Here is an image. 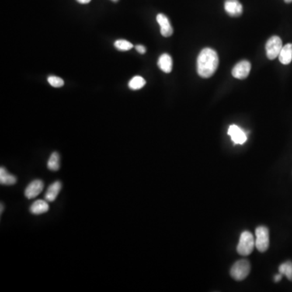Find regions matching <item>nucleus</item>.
I'll return each mask as SVG.
<instances>
[{
	"label": "nucleus",
	"mask_w": 292,
	"mask_h": 292,
	"mask_svg": "<svg viewBox=\"0 0 292 292\" xmlns=\"http://www.w3.org/2000/svg\"><path fill=\"white\" fill-rule=\"evenodd\" d=\"M219 60L217 52L211 48H205L200 51L197 57V73L202 78H210L214 74Z\"/></svg>",
	"instance_id": "1"
},
{
	"label": "nucleus",
	"mask_w": 292,
	"mask_h": 292,
	"mask_svg": "<svg viewBox=\"0 0 292 292\" xmlns=\"http://www.w3.org/2000/svg\"><path fill=\"white\" fill-rule=\"evenodd\" d=\"M254 247H256L255 239L252 233H250L249 231H244L241 234L239 241L237 252L240 255L246 257L253 252Z\"/></svg>",
	"instance_id": "2"
},
{
	"label": "nucleus",
	"mask_w": 292,
	"mask_h": 292,
	"mask_svg": "<svg viewBox=\"0 0 292 292\" xmlns=\"http://www.w3.org/2000/svg\"><path fill=\"white\" fill-rule=\"evenodd\" d=\"M251 271V265L247 260H240L233 265L231 269V277L236 281L246 279Z\"/></svg>",
	"instance_id": "3"
},
{
	"label": "nucleus",
	"mask_w": 292,
	"mask_h": 292,
	"mask_svg": "<svg viewBox=\"0 0 292 292\" xmlns=\"http://www.w3.org/2000/svg\"><path fill=\"white\" fill-rule=\"evenodd\" d=\"M255 246L260 252L267 251L269 246V232L267 227L260 226L256 229Z\"/></svg>",
	"instance_id": "4"
},
{
	"label": "nucleus",
	"mask_w": 292,
	"mask_h": 292,
	"mask_svg": "<svg viewBox=\"0 0 292 292\" xmlns=\"http://www.w3.org/2000/svg\"><path fill=\"white\" fill-rule=\"evenodd\" d=\"M283 46V42L279 36H273L270 38L265 46L268 59L273 60L279 57Z\"/></svg>",
	"instance_id": "5"
},
{
	"label": "nucleus",
	"mask_w": 292,
	"mask_h": 292,
	"mask_svg": "<svg viewBox=\"0 0 292 292\" xmlns=\"http://www.w3.org/2000/svg\"><path fill=\"white\" fill-rule=\"evenodd\" d=\"M250 71H251V64L247 60H242L234 66L232 70V75L234 78L244 80L249 75Z\"/></svg>",
	"instance_id": "6"
},
{
	"label": "nucleus",
	"mask_w": 292,
	"mask_h": 292,
	"mask_svg": "<svg viewBox=\"0 0 292 292\" xmlns=\"http://www.w3.org/2000/svg\"><path fill=\"white\" fill-rule=\"evenodd\" d=\"M228 135L234 144H243L246 142L247 133L237 125L233 124L229 127Z\"/></svg>",
	"instance_id": "7"
},
{
	"label": "nucleus",
	"mask_w": 292,
	"mask_h": 292,
	"mask_svg": "<svg viewBox=\"0 0 292 292\" xmlns=\"http://www.w3.org/2000/svg\"><path fill=\"white\" fill-rule=\"evenodd\" d=\"M44 182L41 179H35L28 185L25 190V196L28 199H33L39 196L43 192Z\"/></svg>",
	"instance_id": "8"
},
{
	"label": "nucleus",
	"mask_w": 292,
	"mask_h": 292,
	"mask_svg": "<svg viewBox=\"0 0 292 292\" xmlns=\"http://www.w3.org/2000/svg\"><path fill=\"white\" fill-rule=\"evenodd\" d=\"M157 22L161 27V33L162 36L168 38L173 34V28L171 26L168 16H166L163 14H158L157 15Z\"/></svg>",
	"instance_id": "9"
},
{
	"label": "nucleus",
	"mask_w": 292,
	"mask_h": 292,
	"mask_svg": "<svg viewBox=\"0 0 292 292\" xmlns=\"http://www.w3.org/2000/svg\"><path fill=\"white\" fill-rule=\"evenodd\" d=\"M225 11L231 16H239L243 12V7L239 0H226Z\"/></svg>",
	"instance_id": "10"
},
{
	"label": "nucleus",
	"mask_w": 292,
	"mask_h": 292,
	"mask_svg": "<svg viewBox=\"0 0 292 292\" xmlns=\"http://www.w3.org/2000/svg\"><path fill=\"white\" fill-rule=\"evenodd\" d=\"M61 189L62 184L60 181H56V182H53L46 190L45 199L48 202H54L58 196Z\"/></svg>",
	"instance_id": "11"
},
{
	"label": "nucleus",
	"mask_w": 292,
	"mask_h": 292,
	"mask_svg": "<svg viewBox=\"0 0 292 292\" xmlns=\"http://www.w3.org/2000/svg\"><path fill=\"white\" fill-rule=\"evenodd\" d=\"M158 67L161 71L166 73H170L172 71V59L168 54H162L158 59Z\"/></svg>",
	"instance_id": "12"
},
{
	"label": "nucleus",
	"mask_w": 292,
	"mask_h": 292,
	"mask_svg": "<svg viewBox=\"0 0 292 292\" xmlns=\"http://www.w3.org/2000/svg\"><path fill=\"white\" fill-rule=\"evenodd\" d=\"M49 210H50V206L47 202L43 200H38L33 202L30 206L29 211L33 214H42V213L49 211Z\"/></svg>",
	"instance_id": "13"
},
{
	"label": "nucleus",
	"mask_w": 292,
	"mask_h": 292,
	"mask_svg": "<svg viewBox=\"0 0 292 292\" xmlns=\"http://www.w3.org/2000/svg\"><path fill=\"white\" fill-rule=\"evenodd\" d=\"M279 61L285 65L290 64L292 61V44L285 45L283 46V49L281 50L280 54L279 56Z\"/></svg>",
	"instance_id": "14"
},
{
	"label": "nucleus",
	"mask_w": 292,
	"mask_h": 292,
	"mask_svg": "<svg viewBox=\"0 0 292 292\" xmlns=\"http://www.w3.org/2000/svg\"><path fill=\"white\" fill-rule=\"evenodd\" d=\"M17 182L16 177L10 174L4 167L0 168V184L2 185H14Z\"/></svg>",
	"instance_id": "15"
},
{
	"label": "nucleus",
	"mask_w": 292,
	"mask_h": 292,
	"mask_svg": "<svg viewBox=\"0 0 292 292\" xmlns=\"http://www.w3.org/2000/svg\"><path fill=\"white\" fill-rule=\"evenodd\" d=\"M60 154L58 153H52L47 161V168L51 171H59L60 168Z\"/></svg>",
	"instance_id": "16"
},
{
	"label": "nucleus",
	"mask_w": 292,
	"mask_h": 292,
	"mask_svg": "<svg viewBox=\"0 0 292 292\" xmlns=\"http://www.w3.org/2000/svg\"><path fill=\"white\" fill-rule=\"evenodd\" d=\"M144 85H145V81L143 77L140 76L133 77L129 83V88L133 90H138L140 88H143Z\"/></svg>",
	"instance_id": "17"
},
{
	"label": "nucleus",
	"mask_w": 292,
	"mask_h": 292,
	"mask_svg": "<svg viewBox=\"0 0 292 292\" xmlns=\"http://www.w3.org/2000/svg\"><path fill=\"white\" fill-rule=\"evenodd\" d=\"M279 273L286 276L290 281H292V262H286L280 265L279 268Z\"/></svg>",
	"instance_id": "18"
},
{
	"label": "nucleus",
	"mask_w": 292,
	"mask_h": 292,
	"mask_svg": "<svg viewBox=\"0 0 292 292\" xmlns=\"http://www.w3.org/2000/svg\"><path fill=\"white\" fill-rule=\"evenodd\" d=\"M116 48L122 51H126V50H131L133 47V45L130 42L127 40H117L115 43Z\"/></svg>",
	"instance_id": "19"
},
{
	"label": "nucleus",
	"mask_w": 292,
	"mask_h": 292,
	"mask_svg": "<svg viewBox=\"0 0 292 292\" xmlns=\"http://www.w3.org/2000/svg\"><path fill=\"white\" fill-rule=\"evenodd\" d=\"M47 81L51 86L56 87V88H60V87L64 86V80L56 76H50L48 77Z\"/></svg>",
	"instance_id": "20"
},
{
	"label": "nucleus",
	"mask_w": 292,
	"mask_h": 292,
	"mask_svg": "<svg viewBox=\"0 0 292 292\" xmlns=\"http://www.w3.org/2000/svg\"><path fill=\"white\" fill-rule=\"evenodd\" d=\"M136 50H137L140 54H144L146 52L145 47L141 46V45H137V46H136Z\"/></svg>",
	"instance_id": "21"
},
{
	"label": "nucleus",
	"mask_w": 292,
	"mask_h": 292,
	"mask_svg": "<svg viewBox=\"0 0 292 292\" xmlns=\"http://www.w3.org/2000/svg\"><path fill=\"white\" fill-rule=\"evenodd\" d=\"M283 275L282 273H279V275H275V283H279V281L282 279Z\"/></svg>",
	"instance_id": "22"
},
{
	"label": "nucleus",
	"mask_w": 292,
	"mask_h": 292,
	"mask_svg": "<svg viewBox=\"0 0 292 292\" xmlns=\"http://www.w3.org/2000/svg\"><path fill=\"white\" fill-rule=\"evenodd\" d=\"M91 0H77V2L80 3V4H86L90 2Z\"/></svg>",
	"instance_id": "23"
},
{
	"label": "nucleus",
	"mask_w": 292,
	"mask_h": 292,
	"mask_svg": "<svg viewBox=\"0 0 292 292\" xmlns=\"http://www.w3.org/2000/svg\"><path fill=\"white\" fill-rule=\"evenodd\" d=\"M4 205L1 204V212H0V213H3V210H4Z\"/></svg>",
	"instance_id": "24"
},
{
	"label": "nucleus",
	"mask_w": 292,
	"mask_h": 292,
	"mask_svg": "<svg viewBox=\"0 0 292 292\" xmlns=\"http://www.w3.org/2000/svg\"><path fill=\"white\" fill-rule=\"evenodd\" d=\"M285 2L287 3V4H289V3L292 2V0H285Z\"/></svg>",
	"instance_id": "25"
},
{
	"label": "nucleus",
	"mask_w": 292,
	"mask_h": 292,
	"mask_svg": "<svg viewBox=\"0 0 292 292\" xmlns=\"http://www.w3.org/2000/svg\"><path fill=\"white\" fill-rule=\"evenodd\" d=\"M113 2H117L118 0H112Z\"/></svg>",
	"instance_id": "26"
}]
</instances>
